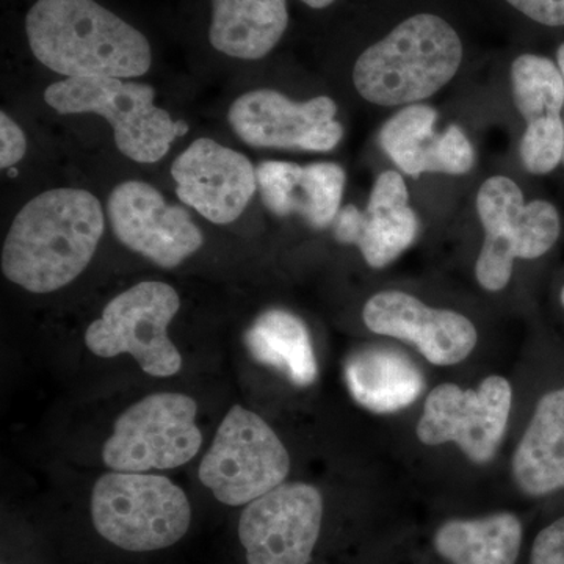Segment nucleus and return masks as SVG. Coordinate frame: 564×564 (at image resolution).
I'll use <instances>...</instances> for the list:
<instances>
[{
  "instance_id": "obj_26",
  "label": "nucleus",
  "mask_w": 564,
  "mask_h": 564,
  "mask_svg": "<svg viewBox=\"0 0 564 564\" xmlns=\"http://www.w3.org/2000/svg\"><path fill=\"white\" fill-rule=\"evenodd\" d=\"M530 564H564V514L536 534L530 549Z\"/></svg>"
},
{
  "instance_id": "obj_28",
  "label": "nucleus",
  "mask_w": 564,
  "mask_h": 564,
  "mask_svg": "<svg viewBox=\"0 0 564 564\" xmlns=\"http://www.w3.org/2000/svg\"><path fill=\"white\" fill-rule=\"evenodd\" d=\"M516 10L540 24L564 25V0H507Z\"/></svg>"
},
{
  "instance_id": "obj_22",
  "label": "nucleus",
  "mask_w": 564,
  "mask_h": 564,
  "mask_svg": "<svg viewBox=\"0 0 564 564\" xmlns=\"http://www.w3.org/2000/svg\"><path fill=\"white\" fill-rule=\"evenodd\" d=\"M524 527L514 513L448 519L433 538L437 555L451 564H516Z\"/></svg>"
},
{
  "instance_id": "obj_23",
  "label": "nucleus",
  "mask_w": 564,
  "mask_h": 564,
  "mask_svg": "<svg viewBox=\"0 0 564 564\" xmlns=\"http://www.w3.org/2000/svg\"><path fill=\"white\" fill-rule=\"evenodd\" d=\"M245 344L256 361L276 369L291 383L307 388L317 380L318 364L310 332L295 314L272 310L259 315L245 334Z\"/></svg>"
},
{
  "instance_id": "obj_20",
  "label": "nucleus",
  "mask_w": 564,
  "mask_h": 564,
  "mask_svg": "<svg viewBox=\"0 0 564 564\" xmlns=\"http://www.w3.org/2000/svg\"><path fill=\"white\" fill-rule=\"evenodd\" d=\"M288 24L285 0H212L210 44L229 57H265L280 43Z\"/></svg>"
},
{
  "instance_id": "obj_31",
  "label": "nucleus",
  "mask_w": 564,
  "mask_h": 564,
  "mask_svg": "<svg viewBox=\"0 0 564 564\" xmlns=\"http://www.w3.org/2000/svg\"><path fill=\"white\" fill-rule=\"evenodd\" d=\"M560 303H562V306L564 307V285L562 292H560Z\"/></svg>"
},
{
  "instance_id": "obj_8",
  "label": "nucleus",
  "mask_w": 564,
  "mask_h": 564,
  "mask_svg": "<svg viewBox=\"0 0 564 564\" xmlns=\"http://www.w3.org/2000/svg\"><path fill=\"white\" fill-rule=\"evenodd\" d=\"M181 307L172 285L147 281L115 296L102 317L85 333L88 350L101 358L131 355L151 377H173L182 367L181 352L169 326Z\"/></svg>"
},
{
  "instance_id": "obj_5",
  "label": "nucleus",
  "mask_w": 564,
  "mask_h": 564,
  "mask_svg": "<svg viewBox=\"0 0 564 564\" xmlns=\"http://www.w3.org/2000/svg\"><path fill=\"white\" fill-rule=\"evenodd\" d=\"M151 85L117 77H68L44 91V101L57 113H93L106 118L115 131L118 150L139 163L165 158L187 122L173 121L169 111L154 106Z\"/></svg>"
},
{
  "instance_id": "obj_27",
  "label": "nucleus",
  "mask_w": 564,
  "mask_h": 564,
  "mask_svg": "<svg viewBox=\"0 0 564 564\" xmlns=\"http://www.w3.org/2000/svg\"><path fill=\"white\" fill-rule=\"evenodd\" d=\"M28 151V140L20 126L6 111L0 113V166L10 169L22 161Z\"/></svg>"
},
{
  "instance_id": "obj_11",
  "label": "nucleus",
  "mask_w": 564,
  "mask_h": 564,
  "mask_svg": "<svg viewBox=\"0 0 564 564\" xmlns=\"http://www.w3.org/2000/svg\"><path fill=\"white\" fill-rule=\"evenodd\" d=\"M322 492L313 485L282 484L245 505L239 540L247 564H310L321 540Z\"/></svg>"
},
{
  "instance_id": "obj_17",
  "label": "nucleus",
  "mask_w": 564,
  "mask_h": 564,
  "mask_svg": "<svg viewBox=\"0 0 564 564\" xmlns=\"http://www.w3.org/2000/svg\"><path fill=\"white\" fill-rule=\"evenodd\" d=\"M337 242L356 245L372 269H384L414 243L419 218L410 206L402 174L384 172L375 182L366 210L348 204L337 214Z\"/></svg>"
},
{
  "instance_id": "obj_19",
  "label": "nucleus",
  "mask_w": 564,
  "mask_h": 564,
  "mask_svg": "<svg viewBox=\"0 0 564 564\" xmlns=\"http://www.w3.org/2000/svg\"><path fill=\"white\" fill-rule=\"evenodd\" d=\"M511 480L541 500L564 492V383L541 393L511 456Z\"/></svg>"
},
{
  "instance_id": "obj_9",
  "label": "nucleus",
  "mask_w": 564,
  "mask_h": 564,
  "mask_svg": "<svg viewBox=\"0 0 564 564\" xmlns=\"http://www.w3.org/2000/svg\"><path fill=\"white\" fill-rule=\"evenodd\" d=\"M196 413L195 400L184 393L148 395L115 422L113 434L104 444V463L113 473L129 474L184 466L203 445Z\"/></svg>"
},
{
  "instance_id": "obj_10",
  "label": "nucleus",
  "mask_w": 564,
  "mask_h": 564,
  "mask_svg": "<svg viewBox=\"0 0 564 564\" xmlns=\"http://www.w3.org/2000/svg\"><path fill=\"white\" fill-rule=\"evenodd\" d=\"M513 386L502 375L477 388L443 383L423 400L415 434L423 445L454 444L470 463L485 466L499 454L513 410Z\"/></svg>"
},
{
  "instance_id": "obj_15",
  "label": "nucleus",
  "mask_w": 564,
  "mask_h": 564,
  "mask_svg": "<svg viewBox=\"0 0 564 564\" xmlns=\"http://www.w3.org/2000/svg\"><path fill=\"white\" fill-rule=\"evenodd\" d=\"M182 203L215 225H229L247 209L258 191L250 159L217 141H193L172 165Z\"/></svg>"
},
{
  "instance_id": "obj_13",
  "label": "nucleus",
  "mask_w": 564,
  "mask_h": 564,
  "mask_svg": "<svg viewBox=\"0 0 564 564\" xmlns=\"http://www.w3.org/2000/svg\"><path fill=\"white\" fill-rule=\"evenodd\" d=\"M115 236L162 269H174L203 247L202 229L181 206H170L147 182L128 181L115 187L107 203Z\"/></svg>"
},
{
  "instance_id": "obj_1",
  "label": "nucleus",
  "mask_w": 564,
  "mask_h": 564,
  "mask_svg": "<svg viewBox=\"0 0 564 564\" xmlns=\"http://www.w3.org/2000/svg\"><path fill=\"white\" fill-rule=\"evenodd\" d=\"M102 234V206L90 192L41 193L22 207L7 234L2 272L25 291H58L87 269Z\"/></svg>"
},
{
  "instance_id": "obj_2",
  "label": "nucleus",
  "mask_w": 564,
  "mask_h": 564,
  "mask_svg": "<svg viewBox=\"0 0 564 564\" xmlns=\"http://www.w3.org/2000/svg\"><path fill=\"white\" fill-rule=\"evenodd\" d=\"M25 32L39 62L66 79H129L151 68L147 36L95 0H39Z\"/></svg>"
},
{
  "instance_id": "obj_29",
  "label": "nucleus",
  "mask_w": 564,
  "mask_h": 564,
  "mask_svg": "<svg viewBox=\"0 0 564 564\" xmlns=\"http://www.w3.org/2000/svg\"><path fill=\"white\" fill-rule=\"evenodd\" d=\"M302 2L306 3L311 9H326V7L332 6L336 0H302Z\"/></svg>"
},
{
  "instance_id": "obj_12",
  "label": "nucleus",
  "mask_w": 564,
  "mask_h": 564,
  "mask_svg": "<svg viewBox=\"0 0 564 564\" xmlns=\"http://www.w3.org/2000/svg\"><path fill=\"white\" fill-rule=\"evenodd\" d=\"M336 113V102L328 96L293 102L274 90H254L232 104L228 118L250 147L328 152L344 137Z\"/></svg>"
},
{
  "instance_id": "obj_6",
  "label": "nucleus",
  "mask_w": 564,
  "mask_h": 564,
  "mask_svg": "<svg viewBox=\"0 0 564 564\" xmlns=\"http://www.w3.org/2000/svg\"><path fill=\"white\" fill-rule=\"evenodd\" d=\"M477 212L485 239L475 278L488 292L503 291L513 276L514 262L547 254L562 232L555 207L541 199L525 204L521 188L510 177H489L481 185Z\"/></svg>"
},
{
  "instance_id": "obj_4",
  "label": "nucleus",
  "mask_w": 564,
  "mask_h": 564,
  "mask_svg": "<svg viewBox=\"0 0 564 564\" xmlns=\"http://www.w3.org/2000/svg\"><path fill=\"white\" fill-rule=\"evenodd\" d=\"M91 522L107 543L144 554L180 543L191 529L192 507L162 475L110 473L93 488Z\"/></svg>"
},
{
  "instance_id": "obj_14",
  "label": "nucleus",
  "mask_w": 564,
  "mask_h": 564,
  "mask_svg": "<svg viewBox=\"0 0 564 564\" xmlns=\"http://www.w3.org/2000/svg\"><path fill=\"white\" fill-rule=\"evenodd\" d=\"M362 321L378 336L413 345L437 367L466 361L478 344L477 328L466 315L426 306L402 291L375 293L364 306Z\"/></svg>"
},
{
  "instance_id": "obj_16",
  "label": "nucleus",
  "mask_w": 564,
  "mask_h": 564,
  "mask_svg": "<svg viewBox=\"0 0 564 564\" xmlns=\"http://www.w3.org/2000/svg\"><path fill=\"white\" fill-rule=\"evenodd\" d=\"M513 99L527 122L521 159L532 174L554 172L564 154V79L558 65L541 55L524 54L511 66Z\"/></svg>"
},
{
  "instance_id": "obj_30",
  "label": "nucleus",
  "mask_w": 564,
  "mask_h": 564,
  "mask_svg": "<svg viewBox=\"0 0 564 564\" xmlns=\"http://www.w3.org/2000/svg\"><path fill=\"white\" fill-rule=\"evenodd\" d=\"M556 65H558L560 70H562L563 79H564V43L560 46L558 52H556ZM563 163H564V154H563Z\"/></svg>"
},
{
  "instance_id": "obj_25",
  "label": "nucleus",
  "mask_w": 564,
  "mask_h": 564,
  "mask_svg": "<svg viewBox=\"0 0 564 564\" xmlns=\"http://www.w3.org/2000/svg\"><path fill=\"white\" fill-rule=\"evenodd\" d=\"M474 148L459 126L452 124L441 133L437 141L436 165L434 173L459 174L469 173L474 166Z\"/></svg>"
},
{
  "instance_id": "obj_18",
  "label": "nucleus",
  "mask_w": 564,
  "mask_h": 564,
  "mask_svg": "<svg viewBox=\"0 0 564 564\" xmlns=\"http://www.w3.org/2000/svg\"><path fill=\"white\" fill-rule=\"evenodd\" d=\"M256 174L263 204L278 217L300 215L315 229L336 220L345 187V172L337 163L262 162Z\"/></svg>"
},
{
  "instance_id": "obj_21",
  "label": "nucleus",
  "mask_w": 564,
  "mask_h": 564,
  "mask_svg": "<svg viewBox=\"0 0 564 564\" xmlns=\"http://www.w3.org/2000/svg\"><path fill=\"white\" fill-rule=\"evenodd\" d=\"M345 381L352 399L375 414L402 411L423 391L421 370L406 356L386 348L351 355L345 366Z\"/></svg>"
},
{
  "instance_id": "obj_24",
  "label": "nucleus",
  "mask_w": 564,
  "mask_h": 564,
  "mask_svg": "<svg viewBox=\"0 0 564 564\" xmlns=\"http://www.w3.org/2000/svg\"><path fill=\"white\" fill-rule=\"evenodd\" d=\"M437 111L425 104H411L393 115L381 129L380 141L392 162L410 176L429 173L436 143Z\"/></svg>"
},
{
  "instance_id": "obj_7",
  "label": "nucleus",
  "mask_w": 564,
  "mask_h": 564,
  "mask_svg": "<svg viewBox=\"0 0 564 564\" xmlns=\"http://www.w3.org/2000/svg\"><path fill=\"white\" fill-rule=\"evenodd\" d=\"M291 456L261 415L240 404L223 419L199 466V480L218 502L245 507L284 484Z\"/></svg>"
},
{
  "instance_id": "obj_3",
  "label": "nucleus",
  "mask_w": 564,
  "mask_h": 564,
  "mask_svg": "<svg viewBox=\"0 0 564 564\" xmlns=\"http://www.w3.org/2000/svg\"><path fill=\"white\" fill-rule=\"evenodd\" d=\"M463 43L436 14L408 18L359 55L352 69L356 90L377 106H411L429 99L458 73Z\"/></svg>"
}]
</instances>
